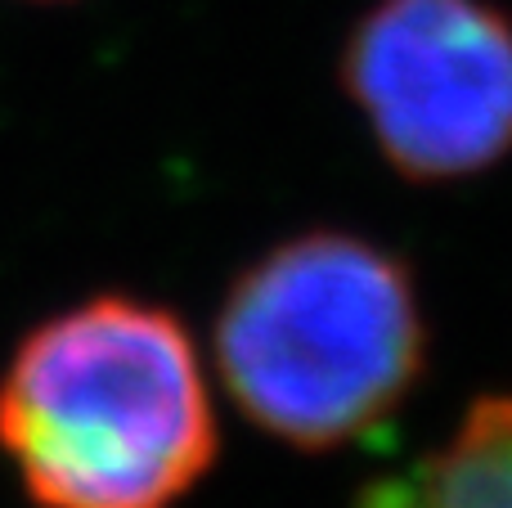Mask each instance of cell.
Returning a JSON list of instances; mask_svg holds the SVG:
<instances>
[{"instance_id":"obj_1","label":"cell","mask_w":512,"mask_h":508,"mask_svg":"<svg viewBox=\"0 0 512 508\" xmlns=\"http://www.w3.org/2000/svg\"><path fill=\"white\" fill-rule=\"evenodd\" d=\"M0 450L36 508H176L216 464L185 320L104 293L36 324L0 374Z\"/></svg>"},{"instance_id":"obj_2","label":"cell","mask_w":512,"mask_h":508,"mask_svg":"<svg viewBox=\"0 0 512 508\" xmlns=\"http://www.w3.org/2000/svg\"><path fill=\"white\" fill-rule=\"evenodd\" d=\"M212 351L252 428L297 450H337L405 405L427 365V320L396 252L306 230L239 270Z\"/></svg>"},{"instance_id":"obj_3","label":"cell","mask_w":512,"mask_h":508,"mask_svg":"<svg viewBox=\"0 0 512 508\" xmlns=\"http://www.w3.org/2000/svg\"><path fill=\"white\" fill-rule=\"evenodd\" d=\"M342 86L405 180L481 176L512 153V18L490 0H373Z\"/></svg>"},{"instance_id":"obj_4","label":"cell","mask_w":512,"mask_h":508,"mask_svg":"<svg viewBox=\"0 0 512 508\" xmlns=\"http://www.w3.org/2000/svg\"><path fill=\"white\" fill-rule=\"evenodd\" d=\"M360 508H512V396L477 401L450 441L373 482Z\"/></svg>"}]
</instances>
